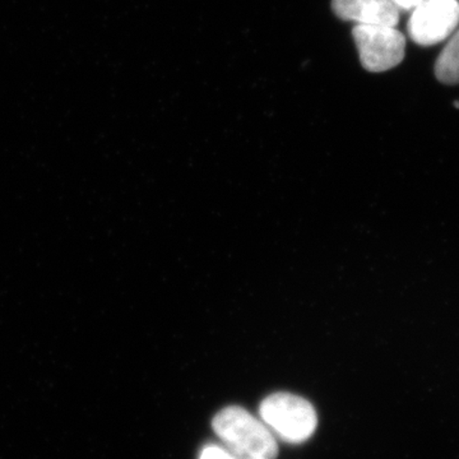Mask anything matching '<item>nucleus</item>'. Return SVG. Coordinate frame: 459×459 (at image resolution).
Returning a JSON list of instances; mask_svg holds the SVG:
<instances>
[{
    "instance_id": "f257e3e1",
    "label": "nucleus",
    "mask_w": 459,
    "mask_h": 459,
    "mask_svg": "<svg viewBox=\"0 0 459 459\" xmlns=\"http://www.w3.org/2000/svg\"><path fill=\"white\" fill-rule=\"evenodd\" d=\"M214 433L238 459H276V437L270 428L241 407H226L214 416Z\"/></svg>"
},
{
    "instance_id": "f03ea898",
    "label": "nucleus",
    "mask_w": 459,
    "mask_h": 459,
    "mask_svg": "<svg viewBox=\"0 0 459 459\" xmlns=\"http://www.w3.org/2000/svg\"><path fill=\"white\" fill-rule=\"evenodd\" d=\"M259 415L274 437L277 435L290 444L307 442L318 425L312 403L285 392L264 398L259 407Z\"/></svg>"
},
{
    "instance_id": "7ed1b4c3",
    "label": "nucleus",
    "mask_w": 459,
    "mask_h": 459,
    "mask_svg": "<svg viewBox=\"0 0 459 459\" xmlns=\"http://www.w3.org/2000/svg\"><path fill=\"white\" fill-rule=\"evenodd\" d=\"M352 38L362 66L371 74L389 71L403 60L406 38L395 27L356 25Z\"/></svg>"
},
{
    "instance_id": "20e7f679",
    "label": "nucleus",
    "mask_w": 459,
    "mask_h": 459,
    "mask_svg": "<svg viewBox=\"0 0 459 459\" xmlns=\"http://www.w3.org/2000/svg\"><path fill=\"white\" fill-rule=\"evenodd\" d=\"M458 25L457 0H424L413 11L407 30L415 44L431 47L446 40Z\"/></svg>"
},
{
    "instance_id": "39448f33",
    "label": "nucleus",
    "mask_w": 459,
    "mask_h": 459,
    "mask_svg": "<svg viewBox=\"0 0 459 459\" xmlns=\"http://www.w3.org/2000/svg\"><path fill=\"white\" fill-rule=\"evenodd\" d=\"M331 7L340 20L356 25L395 27L400 22V9L392 0H332Z\"/></svg>"
},
{
    "instance_id": "423d86ee",
    "label": "nucleus",
    "mask_w": 459,
    "mask_h": 459,
    "mask_svg": "<svg viewBox=\"0 0 459 459\" xmlns=\"http://www.w3.org/2000/svg\"><path fill=\"white\" fill-rule=\"evenodd\" d=\"M435 75L444 84L459 83V31L453 36L437 57Z\"/></svg>"
},
{
    "instance_id": "0eeeda50",
    "label": "nucleus",
    "mask_w": 459,
    "mask_h": 459,
    "mask_svg": "<svg viewBox=\"0 0 459 459\" xmlns=\"http://www.w3.org/2000/svg\"><path fill=\"white\" fill-rule=\"evenodd\" d=\"M199 459H238L232 455L231 452L228 451L225 446H216V444H210L205 446L202 449Z\"/></svg>"
},
{
    "instance_id": "6e6552de",
    "label": "nucleus",
    "mask_w": 459,
    "mask_h": 459,
    "mask_svg": "<svg viewBox=\"0 0 459 459\" xmlns=\"http://www.w3.org/2000/svg\"><path fill=\"white\" fill-rule=\"evenodd\" d=\"M395 5H397L400 11H411V9H415L419 4H421L424 0H392Z\"/></svg>"
}]
</instances>
